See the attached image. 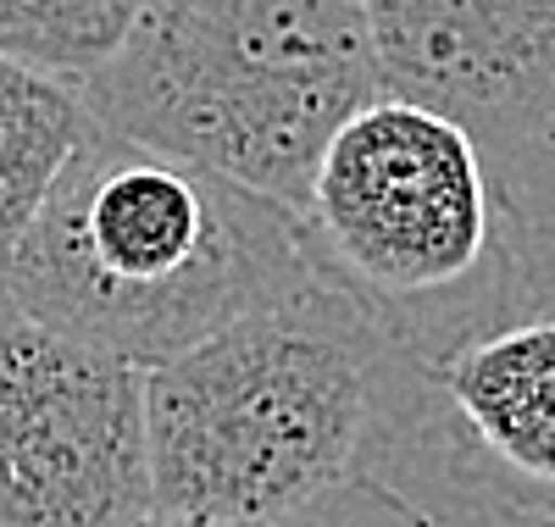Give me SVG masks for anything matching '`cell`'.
<instances>
[{"label": "cell", "mask_w": 555, "mask_h": 527, "mask_svg": "<svg viewBox=\"0 0 555 527\" xmlns=\"http://www.w3.org/2000/svg\"><path fill=\"white\" fill-rule=\"evenodd\" d=\"M317 278L295 211L95 128L0 261V295L151 372Z\"/></svg>", "instance_id": "cell-1"}, {"label": "cell", "mask_w": 555, "mask_h": 527, "mask_svg": "<svg viewBox=\"0 0 555 527\" xmlns=\"http://www.w3.org/2000/svg\"><path fill=\"white\" fill-rule=\"evenodd\" d=\"M395 367V327L328 278L151 367V505L222 527L300 511L366 472Z\"/></svg>", "instance_id": "cell-2"}, {"label": "cell", "mask_w": 555, "mask_h": 527, "mask_svg": "<svg viewBox=\"0 0 555 527\" xmlns=\"http://www.w3.org/2000/svg\"><path fill=\"white\" fill-rule=\"evenodd\" d=\"M78 94L95 128L300 217L322 145L378 101V73L356 0H145Z\"/></svg>", "instance_id": "cell-3"}, {"label": "cell", "mask_w": 555, "mask_h": 527, "mask_svg": "<svg viewBox=\"0 0 555 527\" xmlns=\"http://www.w3.org/2000/svg\"><path fill=\"white\" fill-rule=\"evenodd\" d=\"M300 228L317 272L434 350L500 306V189L478 139L378 94L322 145Z\"/></svg>", "instance_id": "cell-4"}, {"label": "cell", "mask_w": 555, "mask_h": 527, "mask_svg": "<svg viewBox=\"0 0 555 527\" xmlns=\"http://www.w3.org/2000/svg\"><path fill=\"white\" fill-rule=\"evenodd\" d=\"M139 511L145 372L0 295V527H117Z\"/></svg>", "instance_id": "cell-5"}, {"label": "cell", "mask_w": 555, "mask_h": 527, "mask_svg": "<svg viewBox=\"0 0 555 527\" xmlns=\"http://www.w3.org/2000/svg\"><path fill=\"white\" fill-rule=\"evenodd\" d=\"M378 94L467 128L505 167L555 123V0H356Z\"/></svg>", "instance_id": "cell-6"}, {"label": "cell", "mask_w": 555, "mask_h": 527, "mask_svg": "<svg viewBox=\"0 0 555 527\" xmlns=\"http://www.w3.org/2000/svg\"><path fill=\"white\" fill-rule=\"evenodd\" d=\"M95 133L83 94L62 78H44L12 56H0V261L39 217L51 183Z\"/></svg>", "instance_id": "cell-7"}, {"label": "cell", "mask_w": 555, "mask_h": 527, "mask_svg": "<svg viewBox=\"0 0 555 527\" xmlns=\"http://www.w3.org/2000/svg\"><path fill=\"white\" fill-rule=\"evenodd\" d=\"M145 0H0V56L78 89L117 56Z\"/></svg>", "instance_id": "cell-8"}, {"label": "cell", "mask_w": 555, "mask_h": 527, "mask_svg": "<svg viewBox=\"0 0 555 527\" xmlns=\"http://www.w3.org/2000/svg\"><path fill=\"white\" fill-rule=\"evenodd\" d=\"M500 189V306L555 311V123L494 167Z\"/></svg>", "instance_id": "cell-9"}, {"label": "cell", "mask_w": 555, "mask_h": 527, "mask_svg": "<svg viewBox=\"0 0 555 527\" xmlns=\"http://www.w3.org/2000/svg\"><path fill=\"white\" fill-rule=\"evenodd\" d=\"M267 527H439V516L428 505H416L405 489L384 484V477L356 472Z\"/></svg>", "instance_id": "cell-10"}, {"label": "cell", "mask_w": 555, "mask_h": 527, "mask_svg": "<svg viewBox=\"0 0 555 527\" xmlns=\"http://www.w3.org/2000/svg\"><path fill=\"white\" fill-rule=\"evenodd\" d=\"M117 527H222V522H201V516H178V511H139V516H128V522H117Z\"/></svg>", "instance_id": "cell-11"}, {"label": "cell", "mask_w": 555, "mask_h": 527, "mask_svg": "<svg viewBox=\"0 0 555 527\" xmlns=\"http://www.w3.org/2000/svg\"><path fill=\"white\" fill-rule=\"evenodd\" d=\"M528 527H555V505H550V511H539V516H533Z\"/></svg>", "instance_id": "cell-12"}]
</instances>
